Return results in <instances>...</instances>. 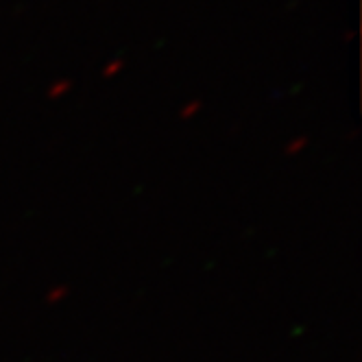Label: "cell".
<instances>
[{"mask_svg":"<svg viewBox=\"0 0 362 362\" xmlns=\"http://www.w3.org/2000/svg\"><path fill=\"white\" fill-rule=\"evenodd\" d=\"M197 110H199V103H192V105H186L184 110H181V116H184V118H190Z\"/></svg>","mask_w":362,"mask_h":362,"instance_id":"obj_2","label":"cell"},{"mask_svg":"<svg viewBox=\"0 0 362 362\" xmlns=\"http://www.w3.org/2000/svg\"><path fill=\"white\" fill-rule=\"evenodd\" d=\"M120 68H122V62H114V64H110V66H107V70L103 72V74H105V76H112V74H116Z\"/></svg>","mask_w":362,"mask_h":362,"instance_id":"obj_3","label":"cell"},{"mask_svg":"<svg viewBox=\"0 0 362 362\" xmlns=\"http://www.w3.org/2000/svg\"><path fill=\"white\" fill-rule=\"evenodd\" d=\"M68 88H70V83H68V81H59V83H57V88H53L48 94H50V96H59L62 92H68Z\"/></svg>","mask_w":362,"mask_h":362,"instance_id":"obj_1","label":"cell"},{"mask_svg":"<svg viewBox=\"0 0 362 362\" xmlns=\"http://www.w3.org/2000/svg\"><path fill=\"white\" fill-rule=\"evenodd\" d=\"M301 146H305V138H299L297 142L288 144V148H286V151H288V153H297V151H299Z\"/></svg>","mask_w":362,"mask_h":362,"instance_id":"obj_4","label":"cell"}]
</instances>
